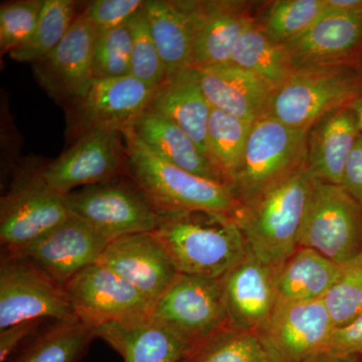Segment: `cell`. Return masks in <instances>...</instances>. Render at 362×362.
I'll return each instance as SVG.
<instances>
[{
  "label": "cell",
  "mask_w": 362,
  "mask_h": 362,
  "mask_svg": "<svg viewBox=\"0 0 362 362\" xmlns=\"http://www.w3.org/2000/svg\"><path fill=\"white\" fill-rule=\"evenodd\" d=\"M153 233L176 271L221 279L247 249L237 221L206 211H157Z\"/></svg>",
  "instance_id": "1"
},
{
  "label": "cell",
  "mask_w": 362,
  "mask_h": 362,
  "mask_svg": "<svg viewBox=\"0 0 362 362\" xmlns=\"http://www.w3.org/2000/svg\"><path fill=\"white\" fill-rule=\"evenodd\" d=\"M122 132L128 173L156 211H206L235 218L240 204L228 185L166 161L131 127Z\"/></svg>",
  "instance_id": "2"
},
{
  "label": "cell",
  "mask_w": 362,
  "mask_h": 362,
  "mask_svg": "<svg viewBox=\"0 0 362 362\" xmlns=\"http://www.w3.org/2000/svg\"><path fill=\"white\" fill-rule=\"evenodd\" d=\"M311 187L304 166L266 188L235 216L247 251L275 270L296 251Z\"/></svg>",
  "instance_id": "3"
},
{
  "label": "cell",
  "mask_w": 362,
  "mask_h": 362,
  "mask_svg": "<svg viewBox=\"0 0 362 362\" xmlns=\"http://www.w3.org/2000/svg\"><path fill=\"white\" fill-rule=\"evenodd\" d=\"M361 93L362 62L301 66L273 93L266 116L310 129L323 117L349 107Z\"/></svg>",
  "instance_id": "4"
},
{
  "label": "cell",
  "mask_w": 362,
  "mask_h": 362,
  "mask_svg": "<svg viewBox=\"0 0 362 362\" xmlns=\"http://www.w3.org/2000/svg\"><path fill=\"white\" fill-rule=\"evenodd\" d=\"M308 132L269 116L252 124L242 163L230 183L240 207L306 166Z\"/></svg>",
  "instance_id": "5"
},
{
  "label": "cell",
  "mask_w": 362,
  "mask_h": 362,
  "mask_svg": "<svg viewBox=\"0 0 362 362\" xmlns=\"http://www.w3.org/2000/svg\"><path fill=\"white\" fill-rule=\"evenodd\" d=\"M298 247L338 265L356 261L362 254V206L341 185L312 178Z\"/></svg>",
  "instance_id": "6"
},
{
  "label": "cell",
  "mask_w": 362,
  "mask_h": 362,
  "mask_svg": "<svg viewBox=\"0 0 362 362\" xmlns=\"http://www.w3.org/2000/svg\"><path fill=\"white\" fill-rule=\"evenodd\" d=\"M123 132L94 128L78 135L70 149L33 177L52 192L66 195L78 188L120 180L127 169Z\"/></svg>",
  "instance_id": "7"
},
{
  "label": "cell",
  "mask_w": 362,
  "mask_h": 362,
  "mask_svg": "<svg viewBox=\"0 0 362 362\" xmlns=\"http://www.w3.org/2000/svg\"><path fill=\"white\" fill-rule=\"evenodd\" d=\"M44 320H78L65 288L23 257L1 256L0 331Z\"/></svg>",
  "instance_id": "8"
},
{
  "label": "cell",
  "mask_w": 362,
  "mask_h": 362,
  "mask_svg": "<svg viewBox=\"0 0 362 362\" xmlns=\"http://www.w3.org/2000/svg\"><path fill=\"white\" fill-rule=\"evenodd\" d=\"M74 216L105 240L153 232L158 214L134 183L120 180L78 188L66 195Z\"/></svg>",
  "instance_id": "9"
},
{
  "label": "cell",
  "mask_w": 362,
  "mask_h": 362,
  "mask_svg": "<svg viewBox=\"0 0 362 362\" xmlns=\"http://www.w3.org/2000/svg\"><path fill=\"white\" fill-rule=\"evenodd\" d=\"M76 317L96 328L151 318L154 302L110 269L95 263L65 286Z\"/></svg>",
  "instance_id": "10"
},
{
  "label": "cell",
  "mask_w": 362,
  "mask_h": 362,
  "mask_svg": "<svg viewBox=\"0 0 362 362\" xmlns=\"http://www.w3.org/2000/svg\"><path fill=\"white\" fill-rule=\"evenodd\" d=\"M151 319L176 333L189 349L228 325L220 279L178 273L154 302Z\"/></svg>",
  "instance_id": "11"
},
{
  "label": "cell",
  "mask_w": 362,
  "mask_h": 362,
  "mask_svg": "<svg viewBox=\"0 0 362 362\" xmlns=\"http://www.w3.org/2000/svg\"><path fill=\"white\" fill-rule=\"evenodd\" d=\"M71 216L66 195L52 192L30 176L1 199V256L23 251Z\"/></svg>",
  "instance_id": "12"
},
{
  "label": "cell",
  "mask_w": 362,
  "mask_h": 362,
  "mask_svg": "<svg viewBox=\"0 0 362 362\" xmlns=\"http://www.w3.org/2000/svg\"><path fill=\"white\" fill-rule=\"evenodd\" d=\"M335 327L323 300L281 302L259 335L277 362H306L325 352Z\"/></svg>",
  "instance_id": "13"
},
{
  "label": "cell",
  "mask_w": 362,
  "mask_h": 362,
  "mask_svg": "<svg viewBox=\"0 0 362 362\" xmlns=\"http://www.w3.org/2000/svg\"><path fill=\"white\" fill-rule=\"evenodd\" d=\"M97 28L85 11L78 14L66 37L45 58L35 63V75L54 99L82 101L94 82Z\"/></svg>",
  "instance_id": "14"
},
{
  "label": "cell",
  "mask_w": 362,
  "mask_h": 362,
  "mask_svg": "<svg viewBox=\"0 0 362 362\" xmlns=\"http://www.w3.org/2000/svg\"><path fill=\"white\" fill-rule=\"evenodd\" d=\"M108 243L71 214L65 223L23 251L4 256L23 257L65 288L81 271L97 263Z\"/></svg>",
  "instance_id": "15"
},
{
  "label": "cell",
  "mask_w": 362,
  "mask_h": 362,
  "mask_svg": "<svg viewBox=\"0 0 362 362\" xmlns=\"http://www.w3.org/2000/svg\"><path fill=\"white\" fill-rule=\"evenodd\" d=\"M276 272L247 251L220 279L230 327L259 332L266 325L279 302Z\"/></svg>",
  "instance_id": "16"
},
{
  "label": "cell",
  "mask_w": 362,
  "mask_h": 362,
  "mask_svg": "<svg viewBox=\"0 0 362 362\" xmlns=\"http://www.w3.org/2000/svg\"><path fill=\"white\" fill-rule=\"evenodd\" d=\"M97 263L110 269L153 302L178 275L152 232L133 233L111 240Z\"/></svg>",
  "instance_id": "17"
},
{
  "label": "cell",
  "mask_w": 362,
  "mask_h": 362,
  "mask_svg": "<svg viewBox=\"0 0 362 362\" xmlns=\"http://www.w3.org/2000/svg\"><path fill=\"white\" fill-rule=\"evenodd\" d=\"M156 90L132 75L95 78L87 96L77 104L78 132L132 127L136 119L148 109Z\"/></svg>",
  "instance_id": "18"
},
{
  "label": "cell",
  "mask_w": 362,
  "mask_h": 362,
  "mask_svg": "<svg viewBox=\"0 0 362 362\" xmlns=\"http://www.w3.org/2000/svg\"><path fill=\"white\" fill-rule=\"evenodd\" d=\"M293 69L334 63H361L362 11L330 13L304 35L286 45Z\"/></svg>",
  "instance_id": "19"
},
{
  "label": "cell",
  "mask_w": 362,
  "mask_h": 362,
  "mask_svg": "<svg viewBox=\"0 0 362 362\" xmlns=\"http://www.w3.org/2000/svg\"><path fill=\"white\" fill-rule=\"evenodd\" d=\"M144 9L168 78L192 68L201 1L147 0Z\"/></svg>",
  "instance_id": "20"
},
{
  "label": "cell",
  "mask_w": 362,
  "mask_h": 362,
  "mask_svg": "<svg viewBox=\"0 0 362 362\" xmlns=\"http://www.w3.org/2000/svg\"><path fill=\"white\" fill-rule=\"evenodd\" d=\"M194 68L213 108L250 123L267 115L274 90L250 71L232 63Z\"/></svg>",
  "instance_id": "21"
},
{
  "label": "cell",
  "mask_w": 362,
  "mask_h": 362,
  "mask_svg": "<svg viewBox=\"0 0 362 362\" xmlns=\"http://www.w3.org/2000/svg\"><path fill=\"white\" fill-rule=\"evenodd\" d=\"M201 6L194 66L230 63L238 40L256 21L251 4L239 0H206Z\"/></svg>",
  "instance_id": "22"
},
{
  "label": "cell",
  "mask_w": 362,
  "mask_h": 362,
  "mask_svg": "<svg viewBox=\"0 0 362 362\" xmlns=\"http://www.w3.org/2000/svg\"><path fill=\"white\" fill-rule=\"evenodd\" d=\"M349 107L328 114L309 129L306 168L313 180L341 185L350 153L361 135Z\"/></svg>",
  "instance_id": "23"
},
{
  "label": "cell",
  "mask_w": 362,
  "mask_h": 362,
  "mask_svg": "<svg viewBox=\"0 0 362 362\" xmlns=\"http://www.w3.org/2000/svg\"><path fill=\"white\" fill-rule=\"evenodd\" d=\"M211 108L202 89L199 71L194 66L166 78L156 90L148 107L149 110L166 117L180 126L207 158H209L207 129Z\"/></svg>",
  "instance_id": "24"
},
{
  "label": "cell",
  "mask_w": 362,
  "mask_h": 362,
  "mask_svg": "<svg viewBox=\"0 0 362 362\" xmlns=\"http://www.w3.org/2000/svg\"><path fill=\"white\" fill-rule=\"evenodd\" d=\"M124 362H180L187 343L162 324L152 320L109 323L95 329Z\"/></svg>",
  "instance_id": "25"
},
{
  "label": "cell",
  "mask_w": 362,
  "mask_h": 362,
  "mask_svg": "<svg viewBox=\"0 0 362 362\" xmlns=\"http://www.w3.org/2000/svg\"><path fill=\"white\" fill-rule=\"evenodd\" d=\"M131 128L166 161L199 177L228 185L218 169L202 153L194 140L166 117L147 109Z\"/></svg>",
  "instance_id": "26"
},
{
  "label": "cell",
  "mask_w": 362,
  "mask_h": 362,
  "mask_svg": "<svg viewBox=\"0 0 362 362\" xmlns=\"http://www.w3.org/2000/svg\"><path fill=\"white\" fill-rule=\"evenodd\" d=\"M344 267L325 258L314 250L298 247L276 272L279 301L323 300L341 277Z\"/></svg>",
  "instance_id": "27"
},
{
  "label": "cell",
  "mask_w": 362,
  "mask_h": 362,
  "mask_svg": "<svg viewBox=\"0 0 362 362\" xmlns=\"http://www.w3.org/2000/svg\"><path fill=\"white\" fill-rule=\"evenodd\" d=\"M230 63L250 71L274 92L285 84L294 70L286 45L274 42L258 20L238 40Z\"/></svg>",
  "instance_id": "28"
},
{
  "label": "cell",
  "mask_w": 362,
  "mask_h": 362,
  "mask_svg": "<svg viewBox=\"0 0 362 362\" xmlns=\"http://www.w3.org/2000/svg\"><path fill=\"white\" fill-rule=\"evenodd\" d=\"M95 338L94 328L80 320L52 322L23 344L11 362H78Z\"/></svg>",
  "instance_id": "29"
},
{
  "label": "cell",
  "mask_w": 362,
  "mask_h": 362,
  "mask_svg": "<svg viewBox=\"0 0 362 362\" xmlns=\"http://www.w3.org/2000/svg\"><path fill=\"white\" fill-rule=\"evenodd\" d=\"M180 362H277L258 332L230 325L192 345Z\"/></svg>",
  "instance_id": "30"
},
{
  "label": "cell",
  "mask_w": 362,
  "mask_h": 362,
  "mask_svg": "<svg viewBox=\"0 0 362 362\" xmlns=\"http://www.w3.org/2000/svg\"><path fill=\"white\" fill-rule=\"evenodd\" d=\"M252 124L211 108L207 129L209 156L228 187L242 163Z\"/></svg>",
  "instance_id": "31"
},
{
  "label": "cell",
  "mask_w": 362,
  "mask_h": 362,
  "mask_svg": "<svg viewBox=\"0 0 362 362\" xmlns=\"http://www.w3.org/2000/svg\"><path fill=\"white\" fill-rule=\"evenodd\" d=\"M71 0H45L37 30L26 44L9 52L21 63H37L54 51L66 37L76 18Z\"/></svg>",
  "instance_id": "32"
},
{
  "label": "cell",
  "mask_w": 362,
  "mask_h": 362,
  "mask_svg": "<svg viewBox=\"0 0 362 362\" xmlns=\"http://www.w3.org/2000/svg\"><path fill=\"white\" fill-rule=\"evenodd\" d=\"M325 11L326 0H277L258 21L274 42L287 45L315 25Z\"/></svg>",
  "instance_id": "33"
},
{
  "label": "cell",
  "mask_w": 362,
  "mask_h": 362,
  "mask_svg": "<svg viewBox=\"0 0 362 362\" xmlns=\"http://www.w3.org/2000/svg\"><path fill=\"white\" fill-rule=\"evenodd\" d=\"M128 25L132 35L131 75L157 89L165 82L168 74L152 37L144 6L130 18Z\"/></svg>",
  "instance_id": "34"
},
{
  "label": "cell",
  "mask_w": 362,
  "mask_h": 362,
  "mask_svg": "<svg viewBox=\"0 0 362 362\" xmlns=\"http://www.w3.org/2000/svg\"><path fill=\"white\" fill-rule=\"evenodd\" d=\"M132 35L128 23L98 33L93 71L95 78H121L131 75Z\"/></svg>",
  "instance_id": "35"
},
{
  "label": "cell",
  "mask_w": 362,
  "mask_h": 362,
  "mask_svg": "<svg viewBox=\"0 0 362 362\" xmlns=\"http://www.w3.org/2000/svg\"><path fill=\"white\" fill-rule=\"evenodd\" d=\"M335 329L362 314V265L358 259L344 267L341 277L323 298Z\"/></svg>",
  "instance_id": "36"
},
{
  "label": "cell",
  "mask_w": 362,
  "mask_h": 362,
  "mask_svg": "<svg viewBox=\"0 0 362 362\" xmlns=\"http://www.w3.org/2000/svg\"><path fill=\"white\" fill-rule=\"evenodd\" d=\"M45 0H20L0 6V49L9 54L26 44L37 30Z\"/></svg>",
  "instance_id": "37"
},
{
  "label": "cell",
  "mask_w": 362,
  "mask_h": 362,
  "mask_svg": "<svg viewBox=\"0 0 362 362\" xmlns=\"http://www.w3.org/2000/svg\"><path fill=\"white\" fill-rule=\"evenodd\" d=\"M143 6L142 0H96L90 2L85 13L101 33L125 25Z\"/></svg>",
  "instance_id": "38"
},
{
  "label": "cell",
  "mask_w": 362,
  "mask_h": 362,
  "mask_svg": "<svg viewBox=\"0 0 362 362\" xmlns=\"http://www.w3.org/2000/svg\"><path fill=\"white\" fill-rule=\"evenodd\" d=\"M325 352L362 358V314L344 327L337 328Z\"/></svg>",
  "instance_id": "39"
},
{
  "label": "cell",
  "mask_w": 362,
  "mask_h": 362,
  "mask_svg": "<svg viewBox=\"0 0 362 362\" xmlns=\"http://www.w3.org/2000/svg\"><path fill=\"white\" fill-rule=\"evenodd\" d=\"M42 321H30L0 331V362H7L23 343L33 337Z\"/></svg>",
  "instance_id": "40"
},
{
  "label": "cell",
  "mask_w": 362,
  "mask_h": 362,
  "mask_svg": "<svg viewBox=\"0 0 362 362\" xmlns=\"http://www.w3.org/2000/svg\"><path fill=\"white\" fill-rule=\"evenodd\" d=\"M341 187L362 206V134L347 160Z\"/></svg>",
  "instance_id": "41"
},
{
  "label": "cell",
  "mask_w": 362,
  "mask_h": 362,
  "mask_svg": "<svg viewBox=\"0 0 362 362\" xmlns=\"http://www.w3.org/2000/svg\"><path fill=\"white\" fill-rule=\"evenodd\" d=\"M326 11L337 13H358L362 11V0H326Z\"/></svg>",
  "instance_id": "42"
},
{
  "label": "cell",
  "mask_w": 362,
  "mask_h": 362,
  "mask_svg": "<svg viewBox=\"0 0 362 362\" xmlns=\"http://www.w3.org/2000/svg\"><path fill=\"white\" fill-rule=\"evenodd\" d=\"M306 362H361V357L357 356H338L329 352H321Z\"/></svg>",
  "instance_id": "43"
},
{
  "label": "cell",
  "mask_w": 362,
  "mask_h": 362,
  "mask_svg": "<svg viewBox=\"0 0 362 362\" xmlns=\"http://www.w3.org/2000/svg\"><path fill=\"white\" fill-rule=\"evenodd\" d=\"M349 108L356 115L357 124H358L359 130L362 134V93L349 105Z\"/></svg>",
  "instance_id": "44"
},
{
  "label": "cell",
  "mask_w": 362,
  "mask_h": 362,
  "mask_svg": "<svg viewBox=\"0 0 362 362\" xmlns=\"http://www.w3.org/2000/svg\"><path fill=\"white\" fill-rule=\"evenodd\" d=\"M358 259H359V262H361V264L362 265V254L361 255V257H359Z\"/></svg>",
  "instance_id": "45"
}]
</instances>
